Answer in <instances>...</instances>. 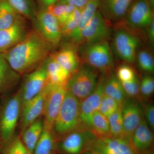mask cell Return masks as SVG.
<instances>
[{
  "label": "cell",
  "instance_id": "6da1fadb",
  "mask_svg": "<svg viewBox=\"0 0 154 154\" xmlns=\"http://www.w3.org/2000/svg\"><path fill=\"white\" fill-rule=\"evenodd\" d=\"M53 47L35 29L28 31L21 41L2 54L11 67L22 75L41 66Z\"/></svg>",
  "mask_w": 154,
  "mask_h": 154
},
{
  "label": "cell",
  "instance_id": "7a4b0ae2",
  "mask_svg": "<svg viewBox=\"0 0 154 154\" xmlns=\"http://www.w3.org/2000/svg\"><path fill=\"white\" fill-rule=\"evenodd\" d=\"M80 100L67 91L53 128L58 137H63L77 130L85 129L80 120Z\"/></svg>",
  "mask_w": 154,
  "mask_h": 154
},
{
  "label": "cell",
  "instance_id": "3957f363",
  "mask_svg": "<svg viewBox=\"0 0 154 154\" xmlns=\"http://www.w3.org/2000/svg\"><path fill=\"white\" fill-rule=\"evenodd\" d=\"M99 72L93 67L84 63L72 75L66 83L67 91L80 101L92 94L99 79Z\"/></svg>",
  "mask_w": 154,
  "mask_h": 154
},
{
  "label": "cell",
  "instance_id": "277c9868",
  "mask_svg": "<svg viewBox=\"0 0 154 154\" xmlns=\"http://www.w3.org/2000/svg\"><path fill=\"white\" fill-rule=\"evenodd\" d=\"M83 48L82 55L84 63L93 67L106 76L112 73L114 60L112 49L108 40L100 42Z\"/></svg>",
  "mask_w": 154,
  "mask_h": 154
},
{
  "label": "cell",
  "instance_id": "5b68a950",
  "mask_svg": "<svg viewBox=\"0 0 154 154\" xmlns=\"http://www.w3.org/2000/svg\"><path fill=\"white\" fill-rule=\"evenodd\" d=\"M21 110V100L17 93L6 102L0 117V138L5 145L14 137Z\"/></svg>",
  "mask_w": 154,
  "mask_h": 154
},
{
  "label": "cell",
  "instance_id": "8992f818",
  "mask_svg": "<svg viewBox=\"0 0 154 154\" xmlns=\"http://www.w3.org/2000/svg\"><path fill=\"white\" fill-rule=\"evenodd\" d=\"M140 44L139 37L128 28H119L113 34V50L119 59L128 63L134 62Z\"/></svg>",
  "mask_w": 154,
  "mask_h": 154
},
{
  "label": "cell",
  "instance_id": "52a82bcc",
  "mask_svg": "<svg viewBox=\"0 0 154 154\" xmlns=\"http://www.w3.org/2000/svg\"><path fill=\"white\" fill-rule=\"evenodd\" d=\"M111 29L108 22L97 10L81 34L79 45L83 46L108 40Z\"/></svg>",
  "mask_w": 154,
  "mask_h": 154
},
{
  "label": "cell",
  "instance_id": "ba28073f",
  "mask_svg": "<svg viewBox=\"0 0 154 154\" xmlns=\"http://www.w3.org/2000/svg\"><path fill=\"white\" fill-rule=\"evenodd\" d=\"M153 10L147 0H134L122 23L131 30L146 28L154 19Z\"/></svg>",
  "mask_w": 154,
  "mask_h": 154
},
{
  "label": "cell",
  "instance_id": "9c48e42d",
  "mask_svg": "<svg viewBox=\"0 0 154 154\" xmlns=\"http://www.w3.org/2000/svg\"><path fill=\"white\" fill-rule=\"evenodd\" d=\"M27 74L18 92L22 109L29 101L37 96L47 86V74L45 63Z\"/></svg>",
  "mask_w": 154,
  "mask_h": 154
},
{
  "label": "cell",
  "instance_id": "30bf717a",
  "mask_svg": "<svg viewBox=\"0 0 154 154\" xmlns=\"http://www.w3.org/2000/svg\"><path fill=\"white\" fill-rule=\"evenodd\" d=\"M95 154H138L128 138L96 137L89 150Z\"/></svg>",
  "mask_w": 154,
  "mask_h": 154
},
{
  "label": "cell",
  "instance_id": "8fae6325",
  "mask_svg": "<svg viewBox=\"0 0 154 154\" xmlns=\"http://www.w3.org/2000/svg\"><path fill=\"white\" fill-rule=\"evenodd\" d=\"M66 85H47L43 114L44 128L53 129L56 118L58 114L66 94Z\"/></svg>",
  "mask_w": 154,
  "mask_h": 154
},
{
  "label": "cell",
  "instance_id": "7c38bea8",
  "mask_svg": "<svg viewBox=\"0 0 154 154\" xmlns=\"http://www.w3.org/2000/svg\"><path fill=\"white\" fill-rule=\"evenodd\" d=\"M35 18L36 30L43 38L54 47L61 40L63 36L57 19L47 9H42L36 14Z\"/></svg>",
  "mask_w": 154,
  "mask_h": 154
},
{
  "label": "cell",
  "instance_id": "4fadbf2b",
  "mask_svg": "<svg viewBox=\"0 0 154 154\" xmlns=\"http://www.w3.org/2000/svg\"><path fill=\"white\" fill-rule=\"evenodd\" d=\"M96 137L89 130L78 129L62 137L59 147L65 154H82L89 150Z\"/></svg>",
  "mask_w": 154,
  "mask_h": 154
},
{
  "label": "cell",
  "instance_id": "5bb4252c",
  "mask_svg": "<svg viewBox=\"0 0 154 154\" xmlns=\"http://www.w3.org/2000/svg\"><path fill=\"white\" fill-rule=\"evenodd\" d=\"M105 77L104 75H101L94 92L80 101V120L82 127L85 129L91 130L93 115L99 110L100 101L104 94L103 87Z\"/></svg>",
  "mask_w": 154,
  "mask_h": 154
},
{
  "label": "cell",
  "instance_id": "9a60e30c",
  "mask_svg": "<svg viewBox=\"0 0 154 154\" xmlns=\"http://www.w3.org/2000/svg\"><path fill=\"white\" fill-rule=\"evenodd\" d=\"M122 112L125 134L130 140L143 117V110L138 101L128 97L122 104Z\"/></svg>",
  "mask_w": 154,
  "mask_h": 154
},
{
  "label": "cell",
  "instance_id": "2e32d148",
  "mask_svg": "<svg viewBox=\"0 0 154 154\" xmlns=\"http://www.w3.org/2000/svg\"><path fill=\"white\" fill-rule=\"evenodd\" d=\"M46 93L47 86L40 94L22 107L21 113V126L22 131L38 119L43 113Z\"/></svg>",
  "mask_w": 154,
  "mask_h": 154
},
{
  "label": "cell",
  "instance_id": "e0dca14e",
  "mask_svg": "<svg viewBox=\"0 0 154 154\" xmlns=\"http://www.w3.org/2000/svg\"><path fill=\"white\" fill-rule=\"evenodd\" d=\"M134 0H100L99 10L108 22L122 20Z\"/></svg>",
  "mask_w": 154,
  "mask_h": 154
},
{
  "label": "cell",
  "instance_id": "ac0fdd59",
  "mask_svg": "<svg viewBox=\"0 0 154 154\" xmlns=\"http://www.w3.org/2000/svg\"><path fill=\"white\" fill-rule=\"evenodd\" d=\"M28 32L24 20L8 28L0 29V53H4L15 46Z\"/></svg>",
  "mask_w": 154,
  "mask_h": 154
},
{
  "label": "cell",
  "instance_id": "d6986e66",
  "mask_svg": "<svg viewBox=\"0 0 154 154\" xmlns=\"http://www.w3.org/2000/svg\"><path fill=\"white\" fill-rule=\"evenodd\" d=\"M130 140L138 154L154 147L153 134L144 116L140 123L135 130Z\"/></svg>",
  "mask_w": 154,
  "mask_h": 154
},
{
  "label": "cell",
  "instance_id": "ffe728a7",
  "mask_svg": "<svg viewBox=\"0 0 154 154\" xmlns=\"http://www.w3.org/2000/svg\"><path fill=\"white\" fill-rule=\"evenodd\" d=\"M76 47V46L70 43L52 53L57 61L71 75L81 66V59L77 53Z\"/></svg>",
  "mask_w": 154,
  "mask_h": 154
},
{
  "label": "cell",
  "instance_id": "44dd1931",
  "mask_svg": "<svg viewBox=\"0 0 154 154\" xmlns=\"http://www.w3.org/2000/svg\"><path fill=\"white\" fill-rule=\"evenodd\" d=\"M45 63L47 85H66L71 75L57 61L52 53L45 61Z\"/></svg>",
  "mask_w": 154,
  "mask_h": 154
},
{
  "label": "cell",
  "instance_id": "7402d4cb",
  "mask_svg": "<svg viewBox=\"0 0 154 154\" xmlns=\"http://www.w3.org/2000/svg\"><path fill=\"white\" fill-rule=\"evenodd\" d=\"M100 0H90L83 9L82 17L79 25L70 35L68 36L71 43L75 46L79 45L81 34L83 29L99 8Z\"/></svg>",
  "mask_w": 154,
  "mask_h": 154
},
{
  "label": "cell",
  "instance_id": "603a6c76",
  "mask_svg": "<svg viewBox=\"0 0 154 154\" xmlns=\"http://www.w3.org/2000/svg\"><path fill=\"white\" fill-rule=\"evenodd\" d=\"M43 129V119L39 118L22 131V142L31 153L33 154Z\"/></svg>",
  "mask_w": 154,
  "mask_h": 154
},
{
  "label": "cell",
  "instance_id": "cb8c5ba5",
  "mask_svg": "<svg viewBox=\"0 0 154 154\" xmlns=\"http://www.w3.org/2000/svg\"><path fill=\"white\" fill-rule=\"evenodd\" d=\"M20 75L15 71L2 53H0V92L16 85Z\"/></svg>",
  "mask_w": 154,
  "mask_h": 154
},
{
  "label": "cell",
  "instance_id": "d4e9b609",
  "mask_svg": "<svg viewBox=\"0 0 154 154\" xmlns=\"http://www.w3.org/2000/svg\"><path fill=\"white\" fill-rule=\"evenodd\" d=\"M103 92L105 95L114 99L121 105L126 98L121 82L113 73L105 77Z\"/></svg>",
  "mask_w": 154,
  "mask_h": 154
},
{
  "label": "cell",
  "instance_id": "484cf974",
  "mask_svg": "<svg viewBox=\"0 0 154 154\" xmlns=\"http://www.w3.org/2000/svg\"><path fill=\"white\" fill-rule=\"evenodd\" d=\"M23 20L7 0H0V29L8 28Z\"/></svg>",
  "mask_w": 154,
  "mask_h": 154
},
{
  "label": "cell",
  "instance_id": "4316f807",
  "mask_svg": "<svg viewBox=\"0 0 154 154\" xmlns=\"http://www.w3.org/2000/svg\"><path fill=\"white\" fill-rule=\"evenodd\" d=\"M57 137L53 130L44 128L33 154H52L56 147Z\"/></svg>",
  "mask_w": 154,
  "mask_h": 154
},
{
  "label": "cell",
  "instance_id": "83f0119b",
  "mask_svg": "<svg viewBox=\"0 0 154 154\" xmlns=\"http://www.w3.org/2000/svg\"><path fill=\"white\" fill-rule=\"evenodd\" d=\"M91 131L97 137L110 136V127L108 118L98 110L93 115Z\"/></svg>",
  "mask_w": 154,
  "mask_h": 154
},
{
  "label": "cell",
  "instance_id": "f1b7e54d",
  "mask_svg": "<svg viewBox=\"0 0 154 154\" xmlns=\"http://www.w3.org/2000/svg\"><path fill=\"white\" fill-rule=\"evenodd\" d=\"M107 118L110 124V136L114 137H126L124 132L122 105L118 110L110 114Z\"/></svg>",
  "mask_w": 154,
  "mask_h": 154
},
{
  "label": "cell",
  "instance_id": "f546056e",
  "mask_svg": "<svg viewBox=\"0 0 154 154\" xmlns=\"http://www.w3.org/2000/svg\"><path fill=\"white\" fill-rule=\"evenodd\" d=\"M11 7L22 17L34 19L36 11L30 0H7Z\"/></svg>",
  "mask_w": 154,
  "mask_h": 154
},
{
  "label": "cell",
  "instance_id": "4dcf8cb0",
  "mask_svg": "<svg viewBox=\"0 0 154 154\" xmlns=\"http://www.w3.org/2000/svg\"><path fill=\"white\" fill-rule=\"evenodd\" d=\"M136 60L139 68L148 74H152L154 71V58L151 52L148 49H138L136 55Z\"/></svg>",
  "mask_w": 154,
  "mask_h": 154
},
{
  "label": "cell",
  "instance_id": "1f68e13d",
  "mask_svg": "<svg viewBox=\"0 0 154 154\" xmlns=\"http://www.w3.org/2000/svg\"><path fill=\"white\" fill-rule=\"evenodd\" d=\"M75 8L74 6L72 5L57 3L46 9L54 16L61 26Z\"/></svg>",
  "mask_w": 154,
  "mask_h": 154
},
{
  "label": "cell",
  "instance_id": "d6a6232c",
  "mask_svg": "<svg viewBox=\"0 0 154 154\" xmlns=\"http://www.w3.org/2000/svg\"><path fill=\"white\" fill-rule=\"evenodd\" d=\"M82 10L76 8L66 21L61 25V31L63 37H67L77 28L80 22Z\"/></svg>",
  "mask_w": 154,
  "mask_h": 154
},
{
  "label": "cell",
  "instance_id": "836d02e7",
  "mask_svg": "<svg viewBox=\"0 0 154 154\" xmlns=\"http://www.w3.org/2000/svg\"><path fill=\"white\" fill-rule=\"evenodd\" d=\"M122 105L116 100L106 96L102 95L98 111L105 116L108 117L119 109Z\"/></svg>",
  "mask_w": 154,
  "mask_h": 154
},
{
  "label": "cell",
  "instance_id": "e575fe53",
  "mask_svg": "<svg viewBox=\"0 0 154 154\" xmlns=\"http://www.w3.org/2000/svg\"><path fill=\"white\" fill-rule=\"evenodd\" d=\"M4 154H33L25 146L20 137H14L5 145Z\"/></svg>",
  "mask_w": 154,
  "mask_h": 154
},
{
  "label": "cell",
  "instance_id": "d590c367",
  "mask_svg": "<svg viewBox=\"0 0 154 154\" xmlns=\"http://www.w3.org/2000/svg\"><path fill=\"white\" fill-rule=\"evenodd\" d=\"M154 92V79L150 74H146L140 82V94L145 98H149Z\"/></svg>",
  "mask_w": 154,
  "mask_h": 154
},
{
  "label": "cell",
  "instance_id": "8d00e7d4",
  "mask_svg": "<svg viewBox=\"0 0 154 154\" xmlns=\"http://www.w3.org/2000/svg\"><path fill=\"white\" fill-rule=\"evenodd\" d=\"M126 96L129 98H138L140 94V82L137 76L128 82H121Z\"/></svg>",
  "mask_w": 154,
  "mask_h": 154
},
{
  "label": "cell",
  "instance_id": "74e56055",
  "mask_svg": "<svg viewBox=\"0 0 154 154\" xmlns=\"http://www.w3.org/2000/svg\"><path fill=\"white\" fill-rule=\"evenodd\" d=\"M115 75L121 82H129L137 76L132 67L125 64L118 67Z\"/></svg>",
  "mask_w": 154,
  "mask_h": 154
},
{
  "label": "cell",
  "instance_id": "f35d334b",
  "mask_svg": "<svg viewBox=\"0 0 154 154\" xmlns=\"http://www.w3.org/2000/svg\"><path fill=\"white\" fill-rule=\"evenodd\" d=\"M144 117L152 131L154 130V106L152 103L145 105L143 109Z\"/></svg>",
  "mask_w": 154,
  "mask_h": 154
},
{
  "label": "cell",
  "instance_id": "ab89813d",
  "mask_svg": "<svg viewBox=\"0 0 154 154\" xmlns=\"http://www.w3.org/2000/svg\"><path fill=\"white\" fill-rule=\"evenodd\" d=\"M89 1L90 0H60L58 3L72 5L76 8L82 10Z\"/></svg>",
  "mask_w": 154,
  "mask_h": 154
},
{
  "label": "cell",
  "instance_id": "60d3db41",
  "mask_svg": "<svg viewBox=\"0 0 154 154\" xmlns=\"http://www.w3.org/2000/svg\"><path fill=\"white\" fill-rule=\"evenodd\" d=\"M147 36L149 41L152 45L154 43V19L152 20L150 24L147 27Z\"/></svg>",
  "mask_w": 154,
  "mask_h": 154
},
{
  "label": "cell",
  "instance_id": "b9f144b4",
  "mask_svg": "<svg viewBox=\"0 0 154 154\" xmlns=\"http://www.w3.org/2000/svg\"><path fill=\"white\" fill-rule=\"evenodd\" d=\"M60 0H38L40 5L43 7V9L47 8L50 6L58 3Z\"/></svg>",
  "mask_w": 154,
  "mask_h": 154
},
{
  "label": "cell",
  "instance_id": "7bdbcfd3",
  "mask_svg": "<svg viewBox=\"0 0 154 154\" xmlns=\"http://www.w3.org/2000/svg\"><path fill=\"white\" fill-rule=\"evenodd\" d=\"M139 154H154V147Z\"/></svg>",
  "mask_w": 154,
  "mask_h": 154
},
{
  "label": "cell",
  "instance_id": "ee69618b",
  "mask_svg": "<svg viewBox=\"0 0 154 154\" xmlns=\"http://www.w3.org/2000/svg\"><path fill=\"white\" fill-rule=\"evenodd\" d=\"M150 6L153 9L154 7V0H147Z\"/></svg>",
  "mask_w": 154,
  "mask_h": 154
},
{
  "label": "cell",
  "instance_id": "f6af8a7d",
  "mask_svg": "<svg viewBox=\"0 0 154 154\" xmlns=\"http://www.w3.org/2000/svg\"><path fill=\"white\" fill-rule=\"evenodd\" d=\"M82 154H95L93 152L91 151H87L84 152V153Z\"/></svg>",
  "mask_w": 154,
  "mask_h": 154
}]
</instances>
